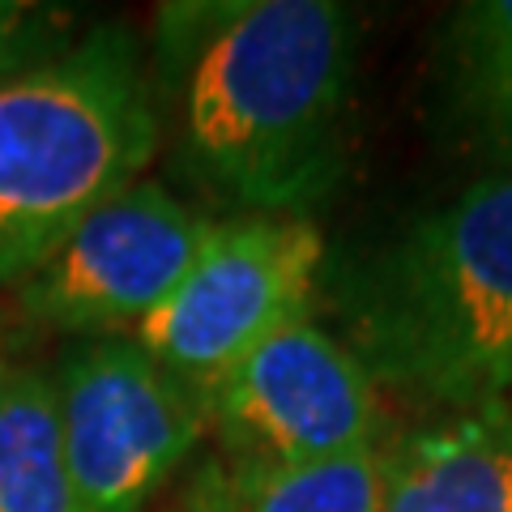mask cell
I'll list each match as a JSON object with an SVG mask.
<instances>
[{
	"label": "cell",
	"mask_w": 512,
	"mask_h": 512,
	"mask_svg": "<svg viewBox=\"0 0 512 512\" xmlns=\"http://www.w3.org/2000/svg\"><path fill=\"white\" fill-rule=\"evenodd\" d=\"M355 18L333 0L235 5L192 52L184 158L244 210L295 218L342 175Z\"/></svg>",
	"instance_id": "1"
},
{
	"label": "cell",
	"mask_w": 512,
	"mask_h": 512,
	"mask_svg": "<svg viewBox=\"0 0 512 512\" xmlns=\"http://www.w3.org/2000/svg\"><path fill=\"white\" fill-rule=\"evenodd\" d=\"M346 346L406 402L457 414L512 389V175L491 171L333 274Z\"/></svg>",
	"instance_id": "2"
},
{
	"label": "cell",
	"mask_w": 512,
	"mask_h": 512,
	"mask_svg": "<svg viewBox=\"0 0 512 512\" xmlns=\"http://www.w3.org/2000/svg\"><path fill=\"white\" fill-rule=\"evenodd\" d=\"M158 146L137 35L120 22L0 82V282L22 286Z\"/></svg>",
	"instance_id": "3"
},
{
	"label": "cell",
	"mask_w": 512,
	"mask_h": 512,
	"mask_svg": "<svg viewBox=\"0 0 512 512\" xmlns=\"http://www.w3.org/2000/svg\"><path fill=\"white\" fill-rule=\"evenodd\" d=\"M64 466L86 512H141L205 431V393L128 338L73 346L52 376Z\"/></svg>",
	"instance_id": "4"
},
{
	"label": "cell",
	"mask_w": 512,
	"mask_h": 512,
	"mask_svg": "<svg viewBox=\"0 0 512 512\" xmlns=\"http://www.w3.org/2000/svg\"><path fill=\"white\" fill-rule=\"evenodd\" d=\"M325 239L308 218H256L214 227L180 286L137 325V346L192 389L231 372L286 320L308 316Z\"/></svg>",
	"instance_id": "5"
},
{
	"label": "cell",
	"mask_w": 512,
	"mask_h": 512,
	"mask_svg": "<svg viewBox=\"0 0 512 512\" xmlns=\"http://www.w3.org/2000/svg\"><path fill=\"white\" fill-rule=\"evenodd\" d=\"M205 410L235 461L299 466L372 448L380 393L342 338L312 316H295L222 372Z\"/></svg>",
	"instance_id": "6"
},
{
	"label": "cell",
	"mask_w": 512,
	"mask_h": 512,
	"mask_svg": "<svg viewBox=\"0 0 512 512\" xmlns=\"http://www.w3.org/2000/svg\"><path fill=\"white\" fill-rule=\"evenodd\" d=\"M214 227L163 184L133 180L77 222L18 286L22 312L69 333L141 325L192 269Z\"/></svg>",
	"instance_id": "7"
},
{
	"label": "cell",
	"mask_w": 512,
	"mask_h": 512,
	"mask_svg": "<svg viewBox=\"0 0 512 512\" xmlns=\"http://www.w3.org/2000/svg\"><path fill=\"white\" fill-rule=\"evenodd\" d=\"M380 512H512V402L440 414L384 453Z\"/></svg>",
	"instance_id": "8"
},
{
	"label": "cell",
	"mask_w": 512,
	"mask_h": 512,
	"mask_svg": "<svg viewBox=\"0 0 512 512\" xmlns=\"http://www.w3.org/2000/svg\"><path fill=\"white\" fill-rule=\"evenodd\" d=\"M0 512H86L64 466L52 376L39 367H0Z\"/></svg>",
	"instance_id": "9"
},
{
	"label": "cell",
	"mask_w": 512,
	"mask_h": 512,
	"mask_svg": "<svg viewBox=\"0 0 512 512\" xmlns=\"http://www.w3.org/2000/svg\"><path fill=\"white\" fill-rule=\"evenodd\" d=\"M453 111L495 171L512 175V0H474L448 22Z\"/></svg>",
	"instance_id": "10"
},
{
	"label": "cell",
	"mask_w": 512,
	"mask_h": 512,
	"mask_svg": "<svg viewBox=\"0 0 512 512\" xmlns=\"http://www.w3.org/2000/svg\"><path fill=\"white\" fill-rule=\"evenodd\" d=\"M210 512H380L384 508V453H355L269 466L235 461L227 478H210Z\"/></svg>",
	"instance_id": "11"
},
{
	"label": "cell",
	"mask_w": 512,
	"mask_h": 512,
	"mask_svg": "<svg viewBox=\"0 0 512 512\" xmlns=\"http://www.w3.org/2000/svg\"><path fill=\"white\" fill-rule=\"evenodd\" d=\"M56 30L60 13L26 5V0H0V82L60 52L64 43H56Z\"/></svg>",
	"instance_id": "12"
}]
</instances>
